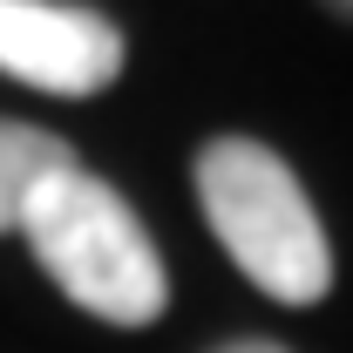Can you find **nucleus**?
<instances>
[{
  "label": "nucleus",
  "mask_w": 353,
  "mask_h": 353,
  "mask_svg": "<svg viewBox=\"0 0 353 353\" xmlns=\"http://www.w3.org/2000/svg\"><path fill=\"white\" fill-rule=\"evenodd\" d=\"M319 7H333V14H340V21H353V0H319Z\"/></svg>",
  "instance_id": "nucleus-6"
},
{
  "label": "nucleus",
  "mask_w": 353,
  "mask_h": 353,
  "mask_svg": "<svg viewBox=\"0 0 353 353\" xmlns=\"http://www.w3.org/2000/svg\"><path fill=\"white\" fill-rule=\"evenodd\" d=\"M21 238L48 279L102 326L136 333V326H157L170 306V272H163V252L150 245L143 218L116 183H102L82 163L54 170L34 190V204L21 211Z\"/></svg>",
  "instance_id": "nucleus-1"
},
{
  "label": "nucleus",
  "mask_w": 353,
  "mask_h": 353,
  "mask_svg": "<svg viewBox=\"0 0 353 353\" xmlns=\"http://www.w3.org/2000/svg\"><path fill=\"white\" fill-rule=\"evenodd\" d=\"M197 204L231 265L279 306H319L333 292V245L292 163L259 136H211L197 150Z\"/></svg>",
  "instance_id": "nucleus-2"
},
{
  "label": "nucleus",
  "mask_w": 353,
  "mask_h": 353,
  "mask_svg": "<svg viewBox=\"0 0 353 353\" xmlns=\"http://www.w3.org/2000/svg\"><path fill=\"white\" fill-rule=\"evenodd\" d=\"M211 353H292V347H279V340H224Z\"/></svg>",
  "instance_id": "nucleus-5"
},
{
  "label": "nucleus",
  "mask_w": 353,
  "mask_h": 353,
  "mask_svg": "<svg viewBox=\"0 0 353 353\" xmlns=\"http://www.w3.org/2000/svg\"><path fill=\"white\" fill-rule=\"evenodd\" d=\"M68 163H75V150L54 130L0 116V231H21V211L34 204V190L54 170H68Z\"/></svg>",
  "instance_id": "nucleus-4"
},
{
  "label": "nucleus",
  "mask_w": 353,
  "mask_h": 353,
  "mask_svg": "<svg viewBox=\"0 0 353 353\" xmlns=\"http://www.w3.org/2000/svg\"><path fill=\"white\" fill-rule=\"evenodd\" d=\"M123 28L75 0H0V75L61 102H95L123 75Z\"/></svg>",
  "instance_id": "nucleus-3"
}]
</instances>
